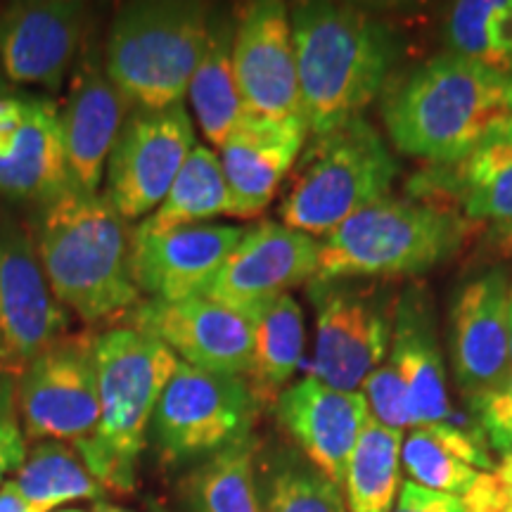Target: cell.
I'll return each instance as SVG.
<instances>
[{"instance_id":"6da1fadb","label":"cell","mask_w":512,"mask_h":512,"mask_svg":"<svg viewBox=\"0 0 512 512\" xmlns=\"http://www.w3.org/2000/svg\"><path fill=\"white\" fill-rule=\"evenodd\" d=\"M382 119L403 155L448 164L512 126V74L441 53L389 79Z\"/></svg>"},{"instance_id":"7a4b0ae2","label":"cell","mask_w":512,"mask_h":512,"mask_svg":"<svg viewBox=\"0 0 512 512\" xmlns=\"http://www.w3.org/2000/svg\"><path fill=\"white\" fill-rule=\"evenodd\" d=\"M290 24L309 136L363 117L394 76L401 55L396 29L349 3H297Z\"/></svg>"},{"instance_id":"3957f363","label":"cell","mask_w":512,"mask_h":512,"mask_svg":"<svg viewBox=\"0 0 512 512\" xmlns=\"http://www.w3.org/2000/svg\"><path fill=\"white\" fill-rule=\"evenodd\" d=\"M34 245L57 302L83 323L126 316L140 304L133 233L102 192L72 190L38 209Z\"/></svg>"},{"instance_id":"277c9868","label":"cell","mask_w":512,"mask_h":512,"mask_svg":"<svg viewBox=\"0 0 512 512\" xmlns=\"http://www.w3.org/2000/svg\"><path fill=\"white\" fill-rule=\"evenodd\" d=\"M98 427L79 441L76 453L91 475L117 496L136 491L147 430L166 382L176 373L178 356L159 339L133 328L98 335Z\"/></svg>"},{"instance_id":"5b68a950","label":"cell","mask_w":512,"mask_h":512,"mask_svg":"<svg viewBox=\"0 0 512 512\" xmlns=\"http://www.w3.org/2000/svg\"><path fill=\"white\" fill-rule=\"evenodd\" d=\"M475 223L444 204L384 197L320 240L316 278L396 280L453 259Z\"/></svg>"},{"instance_id":"8992f818","label":"cell","mask_w":512,"mask_h":512,"mask_svg":"<svg viewBox=\"0 0 512 512\" xmlns=\"http://www.w3.org/2000/svg\"><path fill=\"white\" fill-rule=\"evenodd\" d=\"M209 8L185 0L121 5L102 62L131 110H164L188 93L209 36Z\"/></svg>"},{"instance_id":"52a82bcc","label":"cell","mask_w":512,"mask_h":512,"mask_svg":"<svg viewBox=\"0 0 512 512\" xmlns=\"http://www.w3.org/2000/svg\"><path fill=\"white\" fill-rule=\"evenodd\" d=\"M399 162L366 117L311 136L292 178L280 219L323 240L358 211L389 197Z\"/></svg>"},{"instance_id":"ba28073f","label":"cell","mask_w":512,"mask_h":512,"mask_svg":"<svg viewBox=\"0 0 512 512\" xmlns=\"http://www.w3.org/2000/svg\"><path fill=\"white\" fill-rule=\"evenodd\" d=\"M256 411L259 401L245 377L178 361L152 413L147 444L166 467L207 460L252 439Z\"/></svg>"},{"instance_id":"9c48e42d","label":"cell","mask_w":512,"mask_h":512,"mask_svg":"<svg viewBox=\"0 0 512 512\" xmlns=\"http://www.w3.org/2000/svg\"><path fill=\"white\" fill-rule=\"evenodd\" d=\"M399 294L392 280L313 278L309 299L316 313V344L311 377L339 392H361L392 347Z\"/></svg>"},{"instance_id":"30bf717a","label":"cell","mask_w":512,"mask_h":512,"mask_svg":"<svg viewBox=\"0 0 512 512\" xmlns=\"http://www.w3.org/2000/svg\"><path fill=\"white\" fill-rule=\"evenodd\" d=\"M98 335L57 339L17 375V408L29 441H79L98 427Z\"/></svg>"},{"instance_id":"8fae6325","label":"cell","mask_w":512,"mask_h":512,"mask_svg":"<svg viewBox=\"0 0 512 512\" xmlns=\"http://www.w3.org/2000/svg\"><path fill=\"white\" fill-rule=\"evenodd\" d=\"M192 150L195 126L183 102L164 110H131L107 162L102 195L126 221L150 216Z\"/></svg>"},{"instance_id":"7c38bea8","label":"cell","mask_w":512,"mask_h":512,"mask_svg":"<svg viewBox=\"0 0 512 512\" xmlns=\"http://www.w3.org/2000/svg\"><path fill=\"white\" fill-rule=\"evenodd\" d=\"M67 328L69 313L50 290L34 240L0 216V363L19 375Z\"/></svg>"},{"instance_id":"4fadbf2b","label":"cell","mask_w":512,"mask_h":512,"mask_svg":"<svg viewBox=\"0 0 512 512\" xmlns=\"http://www.w3.org/2000/svg\"><path fill=\"white\" fill-rule=\"evenodd\" d=\"M510 285L505 268H486L453 292L448 311V354L456 382L467 399H477L512 373Z\"/></svg>"},{"instance_id":"5bb4252c","label":"cell","mask_w":512,"mask_h":512,"mask_svg":"<svg viewBox=\"0 0 512 512\" xmlns=\"http://www.w3.org/2000/svg\"><path fill=\"white\" fill-rule=\"evenodd\" d=\"M124 318L128 320L126 328L159 339L174 351L178 361L247 380L254 354V330L245 313L207 297H190L183 302L145 299Z\"/></svg>"},{"instance_id":"9a60e30c","label":"cell","mask_w":512,"mask_h":512,"mask_svg":"<svg viewBox=\"0 0 512 512\" xmlns=\"http://www.w3.org/2000/svg\"><path fill=\"white\" fill-rule=\"evenodd\" d=\"M320 240L283 221L249 226L202 297L240 313L309 285L318 273Z\"/></svg>"},{"instance_id":"2e32d148","label":"cell","mask_w":512,"mask_h":512,"mask_svg":"<svg viewBox=\"0 0 512 512\" xmlns=\"http://www.w3.org/2000/svg\"><path fill=\"white\" fill-rule=\"evenodd\" d=\"M233 72L249 114L271 121L304 119L290 8L285 3L261 0L242 10L235 22Z\"/></svg>"},{"instance_id":"e0dca14e","label":"cell","mask_w":512,"mask_h":512,"mask_svg":"<svg viewBox=\"0 0 512 512\" xmlns=\"http://www.w3.org/2000/svg\"><path fill=\"white\" fill-rule=\"evenodd\" d=\"M86 5L72 0H29L0 15V67L17 86L60 91L86 48Z\"/></svg>"},{"instance_id":"ac0fdd59","label":"cell","mask_w":512,"mask_h":512,"mask_svg":"<svg viewBox=\"0 0 512 512\" xmlns=\"http://www.w3.org/2000/svg\"><path fill=\"white\" fill-rule=\"evenodd\" d=\"M245 233L247 226L230 223H192L152 235L133 230L131 271L138 292L159 302L202 297Z\"/></svg>"},{"instance_id":"d6986e66","label":"cell","mask_w":512,"mask_h":512,"mask_svg":"<svg viewBox=\"0 0 512 512\" xmlns=\"http://www.w3.org/2000/svg\"><path fill=\"white\" fill-rule=\"evenodd\" d=\"M128 112L131 105L105 72L102 50L83 48L60 110L64 155L76 190L86 195L100 192Z\"/></svg>"},{"instance_id":"ffe728a7","label":"cell","mask_w":512,"mask_h":512,"mask_svg":"<svg viewBox=\"0 0 512 512\" xmlns=\"http://www.w3.org/2000/svg\"><path fill=\"white\" fill-rule=\"evenodd\" d=\"M273 411L302 456L342 489L351 451L370 415L366 396L339 392L309 375L285 387Z\"/></svg>"},{"instance_id":"44dd1931","label":"cell","mask_w":512,"mask_h":512,"mask_svg":"<svg viewBox=\"0 0 512 512\" xmlns=\"http://www.w3.org/2000/svg\"><path fill=\"white\" fill-rule=\"evenodd\" d=\"M309 128L304 119L271 121L245 114L221 147V169L233 195L235 219H256L275 200L299 162Z\"/></svg>"},{"instance_id":"7402d4cb","label":"cell","mask_w":512,"mask_h":512,"mask_svg":"<svg viewBox=\"0 0 512 512\" xmlns=\"http://www.w3.org/2000/svg\"><path fill=\"white\" fill-rule=\"evenodd\" d=\"M408 192L418 200L458 211L467 221L512 223V126L494 133L465 157L427 164L413 176Z\"/></svg>"},{"instance_id":"603a6c76","label":"cell","mask_w":512,"mask_h":512,"mask_svg":"<svg viewBox=\"0 0 512 512\" xmlns=\"http://www.w3.org/2000/svg\"><path fill=\"white\" fill-rule=\"evenodd\" d=\"M387 361L406 387L413 427L451 420L446 363L437 337V313L432 294L422 283H411L399 294Z\"/></svg>"},{"instance_id":"cb8c5ba5","label":"cell","mask_w":512,"mask_h":512,"mask_svg":"<svg viewBox=\"0 0 512 512\" xmlns=\"http://www.w3.org/2000/svg\"><path fill=\"white\" fill-rule=\"evenodd\" d=\"M72 190L76 185L64 155L60 107L46 95L31 93L27 121L10 155L0 157V197L43 209Z\"/></svg>"},{"instance_id":"d4e9b609","label":"cell","mask_w":512,"mask_h":512,"mask_svg":"<svg viewBox=\"0 0 512 512\" xmlns=\"http://www.w3.org/2000/svg\"><path fill=\"white\" fill-rule=\"evenodd\" d=\"M401 465L411 482L451 496H465L482 472L496 467L482 427L467 430L451 420L413 427L403 441Z\"/></svg>"},{"instance_id":"484cf974","label":"cell","mask_w":512,"mask_h":512,"mask_svg":"<svg viewBox=\"0 0 512 512\" xmlns=\"http://www.w3.org/2000/svg\"><path fill=\"white\" fill-rule=\"evenodd\" d=\"M233 38V19L211 12L207 43L188 86L192 114L204 138L219 150L247 114L233 72Z\"/></svg>"},{"instance_id":"4316f807","label":"cell","mask_w":512,"mask_h":512,"mask_svg":"<svg viewBox=\"0 0 512 512\" xmlns=\"http://www.w3.org/2000/svg\"><path fill=\"white\" fill-rule=\"evenodd\" d=\"M254 330V354L247 384L256 401L275 403L278 394L290 387L304 356L306 328L302 304L292 294H280L278 299L256 306L247 313Z\"/></svg>"},{"instance_id":"83f0119b","label":"cell","mask_w":512,"mask_h":512,"mask_svg":"<svg viewBox=\"0 0 512 512\" xmlns=\"http://www.w3.org/2000/svg\"><path fill=\"white\" fill-rule=\"evenodd\" d=\"M216 216H233V195L223 176L219 155L209 147L195 145L169 195L138 223L136 233H166L192 223H211Z\"/></svg>"},{"instance_id":"f1b7e54d","label":"cell","mask_w":512,"mask_h":512,"mask_svg":"<svg viewBox=\"0 0 512 512\" xmlns=\"http://www.w3.org/2000/svg\"><path fill=\"white\" fill-rule=\"evenodd\" d=\"M401 448L403 432L389 430L368 415L342 484L349 512H392L399 494Z\"/></svg>"},{"instance_id":"f546056e","label":"cell","mask_w":512,"mask_h":512,"mask_svg":"<svg viewBox=\"0 0 512 512\" xmlns=\"http://www.w3.org/2000/svg\"><path fill=\"white\" fill-rule=\"evenodd\" d=\"M15 482L31 512H50L74 501H105V486L91 475L76 448L64 441H41L31 448Z\"/></svg>"},{"instance_id":"4dcf8cb0","label":"cell","mask_w":512,"mask_h":512,"mask_svg":"<svg viewBox=\"0 0 512 512\" xmlns=\"http://www.w3.org/2000/svg\"><path fill=\"white\" fill-rule=\"evenodd\" d=\"M256 456L259 446L247 439L202 460L185 486L190 512H264Z\"/></svg>"},{"instance_id":"1f68e13d","label":"cell","mask_w":512,"mask_h":512,"mask_svg":"<svg viewBox=\"0 0 512 512\" xmlns=\"http://www.w3.org/2000/svg\"><path fill=\"white\" fill-rule=\"evenodd\" d=\"M264 512H349L342 489L294 451L256 460Z\"/></svg>"},{"instance_id":"d6a6232c","label":"cell","mask_w":512,"mask_h":512,"mask_svg":"<svg viewBox=\"0 0 512 512\" xmlns=\"http://www.w3.org/2000/svg\"><path fill=\"white\" fill-rule=\"evenodd\" d=\"M451 53L512 74V0H460L448 12Z\"/></svg>"},{"instance_id":"836d02e7","label":"cell","mask_w":512,"mask_h":512,"mask_svg":"<svg viewBox=\"0 0 512 512\" xmlns=\"http://www.w3.org/2000/svg\"><path fill=\"white\" fill-rule=\"evenodd\" d=\"M361 394L366 396L368 413L377 422H382L389 430L403 432L413 427L411 408H408V394L403 387L399 373H396L392 363L384 358L382 366H377L368 380L363 382Z\"/></svg>"},{"instance_id":"e575fe53","label":"cell","mask_w":512,"mask_h":512,"mask_svg":"<svg viewBox=\"0 0 512 512\" xmlns=\"http://www.w3.org/2000/svg\"><path fill=\"white\" fill-rule=\"evenodd\" d=\"M27 437L17 408V373L0 363V484L27 460Z\"/></svg>"},{"instance_id":"d590c367","label":"cell","mask_w":512,"mask_h":512,"mask_svg":"<svg viewBox=\"0 0 512 512\" xmlns=\"http://www.w3.org/2000/svg\"><path fill=\"white\" fill-rule=\"evenodd\" d=\"M472 415L498 453H512V373L503 384L470 401Z\"/></svg>"},{"instance_id":"8d00e7d4","label":"cell","mask_w":512,"mask_h":512,"mask_svg":"<svg viewBox=\"0 0 512 512\" xmlns=\"http://www.w3.org/2000/svg\"><path fill=\"white\" fill-rule=\"evenodd\" d=\"M392 512H467V508L460 496L441 494L415 482H403L399 501L394 503Z\"/></svg>"},{"instance_id":"74e56055","label":"cell","mask_w":512,"mask_h":512,"mask_svg":"<svg viewBox=\"0 0 512 512\" xmlns=\"http://www.w3.org/2000/svg\"><path fill=\"white\" fill-rule=\"evenodd\" d=\"M31 93H8L0 98V157L10 155L29 114Z\"/></svg>"},{"instance_id":"f35d334b","label":"cell","mask_w":512,"mask_h":512,"mask_svg":"<svg viewBox=\"0 0 512 512\" xmlns=\"http://www.w3.org/2000/svg\"><path fill=\"white\" fill-rule=\"evenodd\" d=\"M0 512H31L15 479H5L0 484Z\"/></svg>"},{"instance_id":"ab89813d","label":"cell","mask_w":512,"mask_h":512,"mask_svg":"<svg viewBox=\"0 0 512 512\" xmlns=\"http://www.w3.org/2000/svg\"><path fill=\"white\" fill-rule=\"evenodd\" d=\"M489 245L505 259H512V223L508 226H494L489 230Z\"/></svg>"},{"instance_id":"60d3db41","label":"cell","mask_w":512,"mask_h":512,"mask_svg":"<svg viewBox=\"0 0 512 512\" xmlns=\"http://www.w3.org/2000/svg\"><path fill=\"white\" fill-rule=\"evenodd\" d=\"M93 512H131L124 505H117V503H110V501H98L93 505Z\"/></svg>"},{"instance_id":"b9f144b4","label":"cell","mask_w":512,"mask_h":512,"mask_svg":"<svg viewBox=\"0 0 512 512\" xmlns=\"http://www.w3.org/2000/svg\"><path fill=\"white\" fill-rule=\"evenodd\" d=\"M147 512H174V510H169L164 503H159L152 498V501H147Z\"/></svg>"},{"instance_id":"7bdbcfd3","label":"cell","mask_w":512,"mask_h":512,"mask_svg":"<svg viewBox=\"0 0 512 512\" xmlns=\"http://www.w3.org/2000/svg\"><path fill=\"white\" fill-rule=\"evenodd\" d=\"M10 91H8V79H5V74H3V67H0V98H3V95H8Z\"/></svg>"},{"instance_id":"ee69618b","label":"cell","mask_w":512,"mask_h":512,"mask_svg":"<svg viewBox=\"0 0 512 512\" xmlns=\"http://www.w3.org/2000/svg\"><path fill=\"white\" fill-rule=\"evenodd\" d=\"M510 361H512V285H510Z\"/></svg>"},{"instance_id":"f6af8a7d","label":"cell","mask_w":512,"mask_h":512,"mask_svg":"<svg viewBox=\"0 0 512 512\" xmlns=\"http://www.w3.org/2000/svg\"><path fill=\"white\" fill-rule=\"evenodd\" d=\"M60 512H83V510H60Z\"/></svg>"}]
</instances>
